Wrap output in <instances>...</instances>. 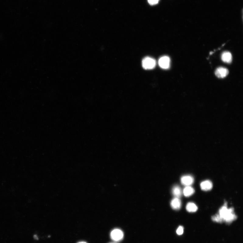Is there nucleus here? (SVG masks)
Masks as SVG:
<instances>
[{
    "label": "nucleus",
    "mask_w": 243,
    "mask_h": 243,
    "mask_svg": "<svg viewBox=\"0 0 243 243\" xmlns=\"http://www.w3.org/2000/svg\"><path fill=\"white\" fill-rule=\"evenodd\" d=\"M219 215L224 222L230 224L237 219V216L234 212V209L227 208L226 202L220 209Z\"/></svg>",
    "instance_id": "1"
},
{
    "label": "nucleus",
    "mask_w": 243,
    "mask_h": 243,
    "mask_svg": "<svg viewBox=\"0 0 243 243\" xmlns=\"http://www.w3.org/2000/svg\"><path fill=\"white\" fill-rule=\"evenodd\" d=\"M111 237L113 240L116 241H119L123 238L124 234L122 231L120 229H115L111 232Z\"/></svg>",
    "instance_id": "3"
},
{
    "label": "nucleus",
    "mask_w": 243,
    "mask_h": 243,
    "mask_svg": "<svg viewBox=\"0 0 243 243\" xmlns=\"http://www.w3.org/2000/svg\"><path fill=\"white\" fill-rule=\"evenodd\" d=\"M160 67L164 69H168L170 67V59L167 56L161 57L158 61Z\"/></svg>",
    "instance_id": "4"
},
{
    "label": "nucleus",
    "mask_w": 243,
    "mask_h": 243,
    "mask_svg": "<svg viewBox=\"0 0 243 243\" xmlns=\"http://www.w3.org/2000/svg\"><path fill=\"white\" fill-rule=\"evenodd\" d=\"M212 220H213L214 222H216L217 223H222L224 222L222 218L220 216L219 214L216 215L212 217Z\"/></svg>",
    "instance_id": "13"
},
{
    "label": "nucleus",
    "mask_w": 243,
    "mask_h": 243,
    "mask_svg": "<svg viewBox=\"0 0 243 243\" xmlns=\"http://www.w3.org/2000/svg\"><path fill=\"white\" fill-rule=\"evenodd\" d=\"M181 181L184 185L186 186L191 185L194 181V178L191 176H185L181 177Z\"/></svg>",
    "instance_id": "6"
},
{
    "label": "nucleus",
    "mask_w": 243,
    "mask_h": 243,
    "mask_svg": "<svg viewBox=\"0 0 243 243\" xmlns=\"http://www.w3.org/2000/svg\"><path fill=\"white\" fill-rule=\"evenodd\" d=\"M221 58L223 61L226 63H230L232 61V55L231 53L228 51L224 52L222 54Z\"/></svg>",
    "instance_id": "9"
},
{
    "label": "nucleus",
    "mask_w": 243,
    "mask_h": 243,
    "mask_svg": "<svg viewBox=\"0 0 243 243\" xmlns=\"http://www.w3.org/2000/svg\"><path fill=\"white\" fill-rule=\"evenodd\" d=\"M194 189L190 186H186L183 189V194L186 197H190L194 194Z\"/></svg>",
    "instance_id": "11"
},
{
    "label": "nucleus",
    "mask_w": 243,
    "mask_h": 243,
    "mask_svg": "<svg viewBox=\"0 0 243 243\" xmlns=\"http://www.w3.org/2000/svg\"><path fill=\"white\" fill-rule=\"evenodd\" d=\"M201 189L202 191H210L213 187V183L210 180H206L202 182L200 185Z\"/></svg>",
    "instance_id": "7"
},
{
    "label": "nucleus",
    "mask_w": 243,
    "mask_h": 243,
    "mask_svg": "<svg viewBox=\"0 0 243 243\" xmlns=\"http://www.w3.org/2000/svg\"><path fill=\"white\" fill-rule=\"evenodd\" d=\"M229 72L227 68L223 67L218 68L215 71L216 76L219 78H224L228 74Z\"/></svg>",
    "instance_id": "5"
},
{
    "label": "nucleus",
    "mask_w": 243,
    "mask_h": 243,
    "mask_svg": "<svg viewBox=\"0 0 243 243\" xmlns=\"http://www.w3.org/2000/svg\"><path fill=\"white\" fill-rule=\"evenodd\" d=\"M77 243H87L85 241H80L78 242Z\"/></svg>",
    "instance_id": "16"
},
{
    "label": "nucleus",
    "mask_w": 243,
    "mask_h": 243,
    "mask_svg": "<svg viewBox=\"0 0 243 243\" xmlns=\"http://www.w3.org/2000/svg\"><path fill=\"white\" fill-rule=\"evenodd\" d=\"M171 205L174 210H178L181 207V201L179 198L175 197L171 201Z\"/></svg>",
    "instance_id": "8"
},
{
    "label": "nucleus",
    "mask_w": 243,
    "mask_h": 243,
    "mask_svg": "<svg viewBox=\"0 0 243 243\" xmlns=\"http://www.w3.org/2000/svg\"><path fill=\"white\" fill-rule=\"evenodd\" d=\"M159 1L160 0H148L149 4L151 5H157Z\"/></svg>",
    "instance_id": "15"
},
{
    "label": "nucleus",
    "mask_w": 243,
    "mask_h": 243,
    "mask_svg": "<svg viewBox=\"0 0 243 243\" xmlns=\"http://www.w3.org/2000/svg\"><path fill=\"white\" fill-rule=\"evenodd\" d=\"M184 231L183 227L182 226H180L177 229L176 231L177 234L178 235H181L183 234Z\"/></svg>",
    "instance_id": "14"
},
{
    "label": "nucleus",
    "mask_w": 243,
    "mask_h": 243,
    "mask_svg": "<svg viewBox=\"0 0 243 243\" xmlns=\"http://www.w3.org/2000/svg\"><path fill=\"white\" fill-rule=\"evenodd\" d=\"M172 194L175 198H179L181 197L182 192L181 188L178 185L174 187L172 190Z\"/></svg>",
    "instance_id": "10"
},
{
    "label": "nucleus",
    "mask_w": 243,
    "mask_h": 243,
    "mask_svg": "<svg viewBox=\"0 0 243 243\" xmlns=\"http://www.w3.org/2000/svg\"><path fill=\"white\" fill-rule=\"evenodd\" d=\"M142 66L146 70L152 69L156 65V62L154 59L150 57H146L143 59L142 62Z\"/></svg>",
    "instance_id": "2"
},
{
    "label": "nucleus",
    "mask_w": 243,
    "mask_h": 243,
    "mask_svg": "<svg viewBox=\"0 0 243 243\" xmlns=\"http://www.w3.org/2000/svg\"><path fill=\"white\" fill-rule=\"evenodd\" d=\"M186 209L189 213H194L198 210V207L193 202H189L187 204Z\"/></svg>",
    "instance_id": "12"
}]
</instances>
